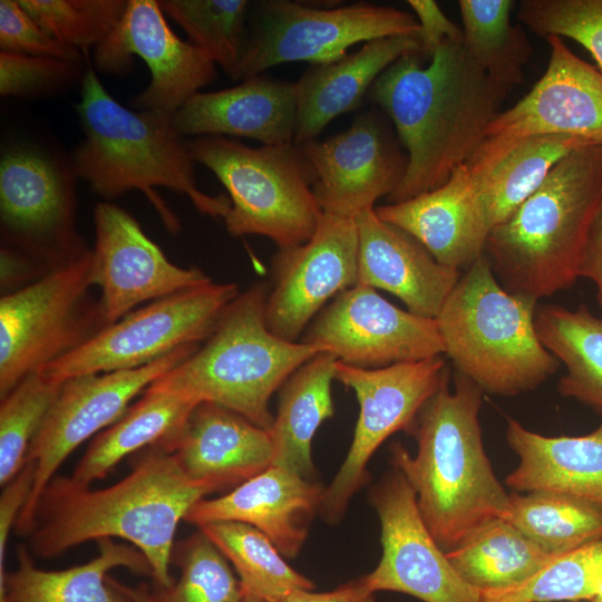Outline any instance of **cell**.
<instances>
[{"instance_id": "6da1fadb", "label": "cell", "mask_w": 602, "mask_h": 602, "mask_svg": "<svg viewBox=\"0 0 602 602\" xmlns=\"http://www.w3.org/2000/svg\"><path fill=\"white\" fill-rule=\"evenodd\" d=\"M509 91L478 67L464 40H445L428 58L405 55L383 70L368 98L391 120L408 158L388 202L446 183L483 143Z\"/></svg>"}, {"instance_id": "7a4b0ae2", "label": "cell", "mask_w": 602, "mask_h": 602, "mask_svg": "<svg viewBox=\"0 0 602 602\" xmlns=\"http://www.w3.org/2000/svg\"><path fill=\"white\" fill-rule=\"evenodd\" d=\"M216 489L190 478L173 453L145 448L133 470L106 488L91 489L55 475L40 493L27 535L30 553L55 557L90 540L123 538L147 559L156 586L173 583L169 563L178 523Z\"/></svg>"}, {"instance_id": "3957f363", "label": "cell", "mask_w": 602, "mask_h": 602, "mask_svg": "<svg viewBox=\"0 0 602 602\" xmlns=\"http://www.w3.org/2000/svg\"><path fill=\"white\" fill-rule=\"evenodd\" d=\"M419 411L411 435L417 453L401 444L391 463L412 487L421 517L444 552L494 518H507L509 494L486 455L479 424L482 389L455 372Z\"/></svg>"}, {"instance_id": "277c9868", "label": "cell", "mask_w": 602, "mask_h": 602, "mask_svg": "<svg viewBox=\"0 0 602 602\" xmlns=\"http://www.w3.org/2000/svg\"><path fill=\"white\" fill-rule=\"evenodd\" d=\"M80 94L76 111L84 138L71 166L94 193L113 200L134 190L142 192L174 234L181 231V222L156 187L187 196L202 214L225 217L230 198L197 187L195 161L171 117L126 108L110 96L89 65L81 77Z\"/></svg>"}, {"instance_id": "5b68a950", "label": "cell", "mask_w": 602, "mask_h": 602, "mask_svg": "<svg viewBox=\"0 0 602 602\" xmlns=\"http://www.w3.org/2000/svg\"><path fill=\"white\" fill-rule=\"evenodd\" d=\"M601 206L602 147L584 146L489 232L485 254L498 282L534 301L571 288Z\"/></svg>"}, {"instance_id": "8992f818", "label": "cell", "mask_w": 602, "mask_h": 602, "mask_svg": "<svg viewBox=\"0 0 602 602\" xmlns=\"http://www.w3.org/2000/svg\"><path fill=\"white\" fill-rule=\"evenodd\" d=\"M268 293L264 282L240 292L203 344L147 389L221 405L270 430L271 396L302 365L326 351L275 336L265 322Z\"/></svg>"}, {"instance_id": "52a82bcc", "label": "cell", "mask_w": 602, "mask_h": 602, "mask_svg": "<svg viewBox=\"0 0 602 602\" xmlns=\"http://www.w3.org/2000/svg\"><path fill=\"white\" fill-rule=\"evenodd\" d=\"M536 307L537 301L503 288L484 253L459 278L435 318L455 372L483 392L516 396L535 390L561 363L538 339Z\"/></svg>"}, {"instance_id": "ba28073f", "label": "cell", "mask_w": 602, "mask_h": 602, "mask_svg": "<svg viewBox=\"0 0 602 602\" xmlns=\"http://www.w3.org/2000/svg\"><path fill=\"white\" fill-rule=\"evenodd\" d=\"M187 146L230 195L223 220L231 235L264 236L278 249L312 237L323 211L312 190L315 172L298 145L251 147L224 136H200Z\"/></svg>"}, {"instance_id": "9c48e42d", "label": "cell", "mask_w": 602, "mask_h": 602, "mask_svg": "<svg viewBox=\"0 0 602 602\" xmlns=\"http://www.w3.org/2000/svg\"><path fill=\"white\" fill-rule=\"evenodd\" d=\"M420 36L412 13L356 2L320 8L291 0L250 4L246 37L236 75L244 80L281 64H328L359 42L392 36Z\"/></svg>"}, {"instance_id": "30bf717a", "label": "cell", "mask_w": 602, "mask_h": 602, "mask_svg": "<svg viewBox=\"0 0 602 602\" xmlns=\"http://www.w3.org/2000/svg\"><path fill=\"white\" fill-rule=\"evenodd\" d=\"M91 250L0 299V399L29 373L78 349L105 329L90 294Z\"/></svg>"}, {"instance_id": "8fae6325", "label": "cell", "mask_w": 602, "mask_h": 602, "mask_svg": "<svg viewBox=\"0 0 602 602\" xmlns=\"http://www.w3.org/2000/svg\"><path fill=\"white\" fill-rule=\"evenodd\" d=\"M76 177L71 164L36 147H11L1 156V249L43 276L90 251L76 225Z\"/></svg>"}, {"instance_id": "7c38bea8", "label": "cell", "mask_w": 602, "mask_h": 602, "mask_svg": "<svg viewBox=\"0 0 602 602\" xmlns=\"http://www.w3.org/2000/svg\"><path fill=\"white\" fill-rule=\"evenodd\" d=\"M239 293L235 283L210 282L155 300L39 371L62 382L86 373L136 369L181 347L201 344Z\"/></svg>"}, {"instance_id": "4fadbf2b", "label": "cell", "mask_w": 602, "mask_h": 602, "mask_svg": "<svg viewBox=\"0 0 602 602\" xmlns=\"http://www.w3.org/2000/svg\"><path fill=\"white\" fill-rule=\"evenodd\" d=\"M447 378L440 356L375 369L337 361L334 380L352 389L359 415L347 457L324 488L321 512L327 521L341 520L351 497L366 484L367 465L377 448L398 430L411 433L419 411Z\"/></svg>"}, {"instance_id": "5bb4252c", "label": "cell", "mask_w": 602, "mask_h": 602, "mask_svg": "<svg viewBox=\"0 0 602 602\" xmlns=\"http://www.w3.org/2000/svg\"><path fill=\"white\" fill-rule=\"evenodd\" d=\"M198 348L200 344L184 346L136 369L86 373L61 382L28 450L27 459L36 464V474L30 496L14 525L18 535L29 534L40 493L71 452L120 419L138 394Z\"/></svg>"}, {"instance_id": "9a60e30c", "label": "cell", "mask_w": 602, "mask_h": 602, "mask_svg": "<svg viewBox=\"0 0 602 602\" xmlns=\"http://www.w3.org/2000/svg\"><path fill=\"white\" fill-rule=\"evenodd\" d=\"M149 68V85L130 104L173 117L200 89L214 81L216 65L198 47L169 27L158 0H127L116 27L94 49V66L108 75H125L133 57Z\"/></svg>"}, {"instance_id": "2e32d148", "label": "cell", "mask_w": 602, "mask_h": 602, "mask_svg": "<svg viewBox=\"0 0 602 602\" xmlns=\"http://www.w3.org/2000/svg\"><path fill=\"white\" fill-rule=\"evenodd\" d=\"M302 336V342L357 368H383L444 353L435 319L402 310L362 284L333 298Z\"/></svg>"}, {"instance_id": "e0dca14e", "label": "cell", "mask_w": 602, "mask_h": 602, "mask_svg": "<svg viewBox=\"0 0 602 602\" xmlns=\"http://www.w3.org/2000/svg\"><path fill=\"white\" fill-rule=\"evenodd\" d=\"M381 528V559L362 576L373 593L400 592L423 602H479V591L457 574L418 508L416 494L396 470L370 496Z\"/></svg>"}, {"instance_id": "ac0fdd59", "label": "cell", "mask_w": 602, "mask_h": 602, "mask_svg": "<svg viewBox=\"0 0 602 602\" xmlns=\"http://www.w3.org/2000/svg\"><path fill=\"white\" fill-rule=\"evenodd\" d=\"M357 284L356 220L323 212L309 241L274 254L266 326L275 336L297 342L330 299Z\"/></svg>"}, {"instance_id": "d6986e66", "label": "cell", "mask_w": 602, "mask_h": 602, "mask_svg": "<svg viewBox=\"0 0 602 602\" xmlns=\"http://www.w3.org/2000/svg\"><path fill=\"white\" fill-rule=\"evenodd\" d=\"M94 224L91 282L101 291L99 303L107 326L146 301L212 282L197 268L171 262L136 219L116 204H97Z\"/></svg>"}, {"instance_id": "ffe728a7", "label": "cell", "mask_w": 602, "mask_h": 602, "mask_svg": "<svg viewBox=\"0 0 602 602\" xmlns=\"http://www.w3.org/2000/svg\"><path fill=\"white\" fill-rule=\"evenodd\" d=\"M399 142L383 114L369 109L343 132L298 145L315 172L312 190L322 211L355 219L388 197L407 168Z\"/></svg>"}, {"instance_id": "44dd1931", "label": "cell", "mask_w": 602, "mask_h": 602, "mask_svg": "<svg viewBox=\"0 0 602 602\" xmlns=\"http://www.w3.org/2000/svg\"><path fill=\"white\" fill-rule=\"evenodd\" d=\"M545 72L515 105L489 124L484 142L502 145L517 138L565 135L602 147V71L579 58L563 38H545Z\"/></svg>"}, {"instance_id": "7402d4cb", "label": "cell", "mask_w": 602, "mask_h": 602, "mask_svg": "<svg viewBox=\"0 0 602 602\" xmlns=\"http://www.w3.org/2000/svg\"><path fill=\"white\" fill-rule=\"evenodd\" d=\"M323 495L320 483L271 465L223 496L201 499L184 520L198 527L219 521L249 524L265 534L284 557L292 559L321 511Z\"/></svg>"}, {"instance_id": "603a6c76", "label": "cell", "mask_w": 602, "mask_h": 602, "mask_svg": "<svg viewBox=\"0 0 602 602\" xmlns=\"http://www.w3.org/2000/svg\"><path fill=\"white\" fill-rule=\"evenodd\" d=\"M376 214L415 237L441 264L468 270L484 253L492 226L466 164L439 187L399 203L375 208Z\"/></svg>"}, {"instance_id": "cb8c5ba5", "label": "cell", "mask_w": 602, "mask_h": 602, "mask_svg": "<svg viewBox=\"0 0 602 602\" xmlns=\"http://www.w3.org/2000/svg\"><path fill=\"white\" fill-rule=\"evenodd\" d=\"M184 473L216 491L235 488L272 465L270 431L221 405L201 401L181 429L159 443Z\"/></svg>"}, {"instance_id": "d4e9b609", "label": "cell", "mask_w": 602, "mask_h": 602, "mask_svg": "<svg viewBox=\"0 0 602 602\" xmlns=\"http://www.w3.org/2000/svg\"><path fill=\"white\" fill-rule=\"evenodd\" d=\"M358 284L385 290L407 310L435 319L460 278V271L439 263L415 237L385 222L373 208L359 213Z\"/></svg>"}, {"instance_id": "484cf974", "label": "cell", "mask_w": 602, "mask_h": 602, "mask_svg": "<svg viewBox=\"0 0 602 602\" xmlns=\"http://www.w3.org/2000/svg\"><path fill=\"white\" fill-rule=\"evenodd\" d=\"M297 85L258 75L226 89L197 93L172 117L183 136H231L262 145L293 144Z\"/></svg>"}, {"instance_id": "4316f807", "label": "cell", "mask_w": 602, "mask_h": 602, "mask_svg": "<svg viewBox=\"0 0 602 602\" xmlns=\"http://www.w3.org/2000/svg\"><path fill=\"white\" fill-rule=\"evenodd\" d=\"M421 52L420 36H392L370 40L353 54L311 65L295 82L297 126L293 144L318 139L338 116L356 110L376 79L400 57Z\"/></svg>"}, {"instance_id": "83f0119b", "label": "cell", "mask_w": 602, "mask_h": 602, "mask_svg": "<svg viewBox=\"0 0 602 602\" xmlns=\"http://www.w3.org/2000/svg\"><path fill=\"white\" fill-rule=\"evenodd\" d=\"M506 440L520 458L505 478L516 492H557L602 507V419L582 436H544L507 418Z\"/></svg>"}, {"instance_id": "f1b7e54d", "label": "cell", "mask_w": 602, "mask_h": 602, "mask_svg": "<svg viewBox=\"0 0 602 602\" xmlns=\"http://www.w3.org/2000/svg\"><path fill=\"white\" fill-rule=\"evenodd\" d=\"M592 144L565 135L541 134L502 145L483 140L466 163L492 229L506 221L571 152Z\"/></svg>"}, {"instance_id": "f546056e", "label": "cell", "mask_w": 602, "mask_h": 602, "mask_svg": "<svg viewBox=\"0 0 602 602\" xmlns=\"http://www.w3.org/2000/svg\"><path fill=\"white\" fill-rule=\"evenodd\" d=\"M98 555L86 564L66 570L36 567L25 544L17 547L18 565L0 585V602H135L108 576L115 567L152 575L145 555L135 546L113 538L97 541Z\"/></svg>"}, {"instance_id": "4dcf8cb0", "label": "cell", "mask_w": 602, "mask_h": 602, "mask_svg": "<svg viewBox=\"0 0 602 602\" xmlns=\"http://www.w3.org/2000/svg\"><path fill=\"white\" fill-rule=\"evenodd\" d=\"M337 358L320 352L295 370L280 391L270 435L273 466L305 478L314 475L311 445L320 425L333 415L331 383Z\"/></svg>"}, {"instance_id": "1f68e13d", "label": "cell", "mask_w": 602, "mask_h": 602, "mask_svg": "<svg viewBox=\"0 0 602 602\" xmlns=\"http://www.w3.org/2000/svg\"><path fill=\"white\" fill-rule=\"evenodd\" d=\"M534 323L542 344L565 366L559 392L602 417V319L584 304H543Z\"/></svg>"}, {"instance_id": "d6a6232c", "label": "cell", "mask_w": 602, "mask_h": 602, "mask_svg": "<svg viewBox=\"0 0 602 602\" xmlns=\"http://www.w3.org/2000/svg\"><path fill=\"white\" fill-rule=\"evenodd\" d=\"M197 404L176 394L146 389L120 419L90 443L70 477L87 486L106 477L129 454L176 434Z\"/></svg>"}, {"instance_id": "836d02e7", "label": "cell", "mask_w": 602, "mask_h": 602, "mask_svg": "<svg viewBox=\"0 0 602 602\" xmlns=\"http://www.w3.org/2000/svg\"><path fill=\"white\" fill-rule=\"evenodd\" d=\"M445 553L460 579L479 592L517 585L555 556L501 517L478 526Z\"/></svg>"}, {"instance_id": "e575fe53", "label": "cell", "mask_w": 602, "mask_h": 602, "mask_svg": "<svg viewBox=\"0 0 602 602\" xmlns=\"http://www.w3.org/2000/svg\"><path fill=\"white\" fill-rule=\"evenodd\" d=\"M507 520L552 555L602 541V507L563 493H512Z\"/></svg>"}, {"instance_id": "d590c367", "label": "cell", "mask_w": 602, "mask_h": 602, "mask_svg": "<svg viewBox=\"0 0 602 602\" xmlns=\"http://www.w3.org/2000/svg\"><path fill=\"white\" fill-rule=\"evenodd\" d=\"M512 0H459L464 45L486 75L511 90L524 80L533 48L521 25L514 26Z\"/></svg>"}, {"instance_id": "8d00e7d4", "label": "cell", "mask_w": 602, "mask_h": 602, "mask_svg": "<svg viewBox=\"0 0 602 602\" xmlns=\"http://www.w3.org/2000/svg\"><path fill=\"white\" fill-rule=\"evenodd\" d=\"M233 565L244 592L266 602L314 584L292 569L261 531L245 523L219 521L198 527Z\"/></svg>"}, {"instance_id": "74e56055", "label": "cell", "mask_w": 602, "mask_h": 602, "mask_svg": "<svg viewBox=\"0 0 602 602\" xmlns=\"http://www.w3.org/2000/svg\"><path fill=\"white\" fill-rule=\"evenodd\" d=\"M602 596V541L551 559L524 582L479 592V602H590Z\"/></svg>"}, {"instance_id": "f35d334b", "label": "cell", "mask_w": 602, "mask_h": 602, "mask_svg": "<svg viewBox=\"0 0 602 602\" xmlns=\"http://www.w3.org/2000/svg\"><path fill=\"white\" fill-rule=\"evenodd\" d=\"M165 14L233 80L242 57L251 2L159 0Z\"/></svg>"}, {"instance_id": "ab89813d", "label": "cell", "mask_w": 602, "mask_h": 602, "mask_svg": "<svg viewBox=\"0 0 602 602\" xmlns=\"http://www.w3.org/2000/svg\"><path fill=\"white\" fill-rule=\"evenodd\" d=\"M179 576L167 588L139 586L146 602H242L244 590L226 557L200 530L174 544Z\"/></svg>"}, {"instance_id": "60d3db41", "label": "cell", "mask_w": 602, "mask_h": 602, "mask_svg": "<svg viewBox=\"0 0 602 602\" xmlns=\"http://www.w3.org/2000/svg\"><path fill=\"white\" fill-rule=\"evenodd\" d=\"M61 382L37 370L25 377L0 405V485L25 466L28 450Z\"/></svg>"}, {"instance_id": "b9f144b4", "label": "cell", "mask_w": 602, "mask_h": 602, "mask_svg": "<svg viewBox=\"0 0 602 602\" xmlns=\"http://www.w3.org/2000/svg\"><path fill=\"white\" fill-rule=\"evenodd\" d=\"M55 39L74 48L97 46L122 19L126 0H19Z\"/></svg>"}, {"instance_id": "7bdbcfd3", "label": "cell", "mask_w": 602, "mask_h": 602, "mask_svg": "<svg viewBox=\"0 0 602 602\" xmlns=\"http://www.w3.org/2000/svg\"><path fill=\"white\" fill-rule=\"evenodd\" d=\"M517 19L541 37L576 41L602 71V0H522Z\"/></svg>"}, {"instance_id": "ee69618b", "label": "cell", "mask_w": 602, "mask_h": 602, "mask_svg": "<svg viewBox=\"0 0 602 602\" xmlns=\"http://www.w3.org/2000/svg\"><path fill=\"white\" fill-rule=\"evenodd\" d=\"M78 61L0 51V95L39 97L71 85L80 75Z\"/></svg>"}, {"instance_id": "f6af8a7d", "label": "cell", "mask_w": 602, "mask_h": 602, "mask_svg": "<svg viewBox=\"0 0 602 602\" xmlns=\"http://www.w3.org/2000/svg\"><path fill=\"white\" fill-rule=\"evenodd\" d=\"M0 51L81 60L79 49L60 42L43 30L22 8L19 0L0 1Z\"/></svg>"}, {"instance_id": "bcb514c9", "label": "cell", "mask_w": 602, "mask_h": 602, "mask_svg": "<svg viewBox=\"0 0 602 602\" xmlns=\"http://www.w3.org/2000/svg\"><path fill=\"white\" fill-rule=\"evenodd\" d=\"M36 464L27 459L22 469L3 486L0 497V585L4 581L8 537L32 491Z\"/></svg>"}, {"instance_id": "7dc6e473", "label": "cell", "mask_w": 602, "mask_h": 602, "mask_svg": "<svg viewBox=\"0 0 602 602\" xmlns=\"http://www.w3.org/2000/svg\"><path fill=\"white\" fill-rule=\"evenodd\" d=\"M408 4L420 26L423 50L427 58L445 40H464L463 29L453 22L435 1L408 0Z\"/></svg>"}, {"instance_id": "c3c4849f", "label": "cell", "mask_w": 602, "mask_h": 602, "mask_svg": "<svg viewBox=\"0 0 602 602\" xmlns=\"http://www.w3.org/2000/svg\"><path fill=\"white\" fill-rule=\"evenodd\" d=\"M270 602H375V593L368 589L363 577H360L329 592L297 590Z\"/></svg>"}, {"instance_id": "681fc988", "label": "cell", "mask_w": 602, "mask_h": 602, "mask_svg": "<svg viewBox=\"0 0 602 602\" xmlns=\"http://www.w3.org/2000/svg\"><path fill=\"white\" fill-rule=\"evenodd\" d=\"M579 278L591 280L596 289V303L602 319V206L591 227L579 269Z\"/></svg>"}, {"instance_id": "f907efd6", "label": "cell", "mask_w": 602, "mask_h": 602, "mask_svg": "<svg viewBox=\"0 0 602 602\" xmlns=\"http://www.w3.org/2000/svg\"><path fill=\"white\" fill-rule=\"evenodd\" d=\"M117 584L126 594H128L130 598H133L135 600V602H146L143 594H142V591H140L139 586L138 588H130V586L122 584L118 581H117Z\"/></svg>"}, {"instance_id": "816d5d0a", "label": "cell", "mask_w": 602, "mask_h": 602, "mask_svg": "<svg viewBox=\"0 0 602 602\" xmlns=\"http://www.w3.org/2000/svg\"><path fill=\"white\" fill-rule=\"evenodd\" d=\"M242 602H266L253 594H250V593H246L244 592V598H243V601Z\"/></svg>"}]
</instances>
